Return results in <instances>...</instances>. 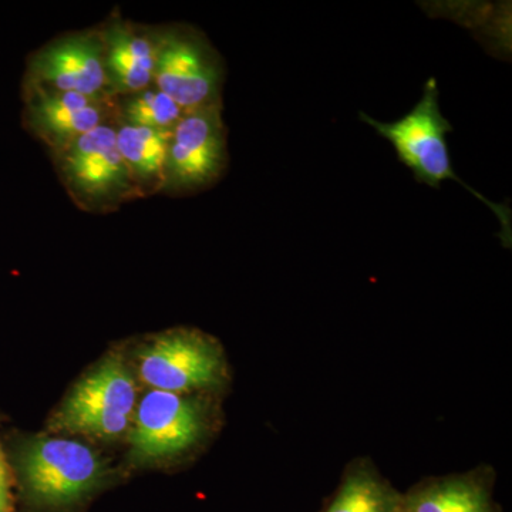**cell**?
Listing matches in <instances>:
<instances>
[{
	"label": "cell",
	"instance_id": "cell-1",
	"mask_svg": "<svg viewBox=\"0 0 512 512\" xmlns=\"http://www.w3.org/2000/svg\"><path fill=\"white\" fill-rule=\"evenodd\" d=\"M10 464L22 512H82L111 480L92 447L64 437L15 440Z\"/></svg>",
	"mask_w": 512,
	"mask_h": 512
},
{
	"label": "cell",
	"instance_id": "cell-2",
	"mask_svg": "<svg viewBox=\"0 0 512 512\" xmlns=\"http://www.w3.org/2000/svg\"><path fill=\"white\" fill-rule=\"evenodd\" d=\"M215 394L153 390L137 404L128 434L133 467L173 463L200 450L220 426Z\"/></svg>",
	"mask_w": 512,
	"mask_h": 512
},
{
	"label": "cell",
	"instance_id": "cell-3",
	"mask_svg": "<svg viewBox=\"0 0 512 512\" xmlns=\"http://www.w3.org/2000/svg\"><path fill=\"white\" fill-rule=\"evenodd\" d=\"M439 86L431 77L424 84L423 96L410 113L393 123H382L373 117L360 113V119L372 126L379 136L390 141L397 157L407 168L412 170L414 178L431 188H440L447 180L463 185L478 200L484 202L501 224V239L505 247L511 245V212L505 204L485 198L483 194L464 183L454 171L450 151L447 146V134L453 127L441 114Z\"/></svg>",
	"mask_w": 512,
	"mask_h": 512
},
{
	"label": "cell",
	"instance_id": "cell-4",
	"mask_svg": "<svg viewBox=\"0 0 512 512\" xmlns=\"http://www.w3.org/2000/svg\"><path fill=\"white\" fill-rule=\"evenodd\" d=\"M50 158L70 200L84 212L109 214L141 198L117 147L116 121L83 134Z\"/></svg>",
	"mask_w": 512,
	"mask_h": 512
},
{
	"label": "cell",
	"instance_id": "cell-5",
	"mask_svg": "<svg viewBox=\"0 0 512 512\" xmlns=\"http://www.w3.org/2000/svg\"><path fill=\"white\" fill-rule=\"evenodd\" d=\"M136 407L133 373L119 355H111L74 384L50 419L49 427L55 433L113 441L130 429Z\"/></svg>",
	"mask_w": 512,
	"mask_h": 512
},
{
	"label": "cell",
	"instance_id": "cell-6",
	"mask_svg": "<svg viewBox=\"0 0 512 512\" xmlns=\"http://www.w3.org/2000/svg\"><path fill=\"white\" fill-rule=\"evenodd\" d=\"M153 28V86L187 113L222 103L224 60L210 39L185 23Z\"/></svg>",
	"mask_w": 512,
	"mask_h": 512
},
{
	"label": "cell",
	"instance_id": "cell-7",
	"mask_svg": "<svg viewBox=\"0 0 512 512\" xmlns=\"http://www.w3.org/2000/svg\"><path fill=\"white\" fill-rule=\"evenodd\" d=\"M137 360L141 380L153 390L218 394L229 382L221 343L197 329L154 336L141 346Z\"/></svg>",
	"mask_w": 512,
	"mask_h": 512
},
{
	"label": "cell",
	"instance_id": "cell-8",
	"mask_svg": "<svg viewBox=\"0 0 512 512\" xmlns=\"http://www.w3.org/2000/svg\"><path fill=\"white\" fill-rule=\"evenodd\" d=\"M228 165L222 103L187 111L171 134L165 161V194L187 195L217 183Z\"/></svg>",
	"mask_w": 512,
	"mask_h": 512
},
{
	"label": "cell",
	"instance_id": "cell-9",
	"mask_svg": "<svg viewBox=\"0 0 512 512\" xmlns=\"http://www.w3.org/2000/svg\"><path fill=\"white\" fill-rule=\"evenodd\" d=\"M22 84L114 100L100 26L63 33L40 46L28 57Z\"/></svg>",
	"mask_w": 512,
	"mask_h": 512
},
{
	"label": "cell",
	"instance_id": "cell-10",
	"mask_svg": "<svg viewBox=\"0 0 512 512\" xmlns=\"http://www.w3.org/2000/svg\"><path fill=\"white\" fill-rule=\"evenodd\" d=\"M23 126L50 154L83 134L116 121L114 100L22 84Z\"/></svg>",
	"mask_w": 512,
	"mask_h": 512
},
{
	"label": "cell",
	"instance_id": "cell-11",
	"mask_svg": "<svg viewBox=\"0 0 512 512\" xmlns=\"http://www.w3.org/2000/svg\"><path fill=\"white\" fill-rule=\"evenodd\" d=\"M99 26L113 99L153 86L156 67L153 28L124 19L117 9Z\"/></svg>",
	"mask_w": 512,
	"mask_h": 512
},
{
	"label": "cell",
	"instance_id": "cell-12",
	"mask_svg": "<svg viewBox=\"0 0 512 512\" xmlns=\"http://www.w3.org/2000/svg\"><path fill=\"white\" fill-rule=\"evenodd\" d=\"M495 480L497 474L488 464L424 478L402 494L399 512H503L495 500Z\"/></svg>",
	"mask_w": 512,
	"mask_h": 512
},
{
	"label": "cell",
	"instance_id": "cell-13",
	"mask_svg": "<svg viewBox=\"0 0 512 512\" xmlns=\"http://www.w3.org/2000/svg\"><path fill=\"white\" fill-rule=\"evenodd\" d=\"M402 494L370 458L350 461L320 512H399Z\"/></svg>",
	"mask_w": 512,
	"mask_h": 512
},
{
	"label": "cell",
	"instance_id": "cell-14",
	"mask_svg": "<svg viewBox=\"0 0 512 512\" xmlns=\"http://www.w3.org/2000/svg\"><path fill=\"white\" fill-rule=\"evenodd\" d=\"M171 131L131 126L116 120L117 147L141 198L164 191L165 161Z\"/></svg>",
	"mask_w": 512,
	"mask_h": 512
},
{
	"label": "cell",
	"instance_id": "cell-15",
	"mask_svg": "<svg viewBox=\"0 0 512 512\" xmlns=\"http://www.w3.org/2000/svg\"><path fill=\"white\" fill-rule=\"evenodd\" d=\"M116 120L121 123L171 131L183 119L185 111L157 87L114 99Z\"/></svg>",
	"mask_w": 512,
	"mask_h": 512
},
{
	"label": "cell",
	"instance_id": "cell-16",
	"mask_svg": "<svg viewBox=\"0 0 512 512\" xmlns=\"http://www.w3.org/2000/svg\"><path fill=\"white\" fill-rule=\"evenodd\" d=\"M12 485V468H10L8 458L0 446V512H15Z\"/></svg>",
	"mask_w": 512,
	"mask_h": 512
}]
</instances>
